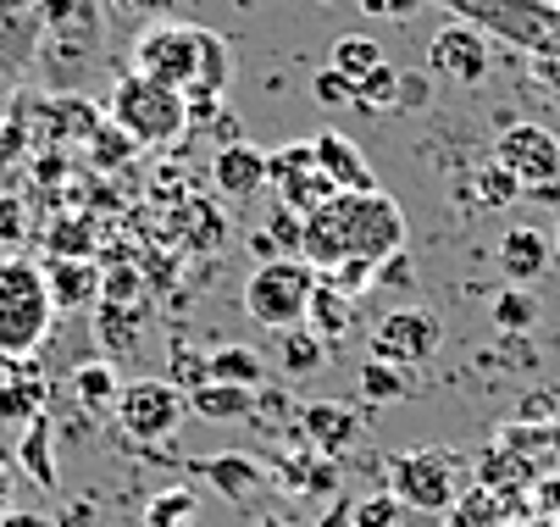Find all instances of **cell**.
<instances>
[{
  "instance_id": "obj_47",
  "label": "cell",
  "mask_w": 560,
  "mask_h": 527,
  "mask_svg": "<svg viewBox=\"0 0 560 527\" xmlns=\"http://www.w3.org/2000/svg\"><path fill=\"white\" fill-rule=\"evenodd\" d=\"M511 527H560V516H538V511H533V516H516Z\"/></svg>"
},
{
  "instance_id": "obj_21",
  "label": "cell",
  "mask_w": 560,
  "mask_h": 527,
  "mask_svg": "<svg viewBox=\"0 0 560 527\" xmlns=\"http://www.w3.org/2000/svg\"><path fill=\"white\" fill-rule=\"evenodd\" d=\"M516 522V500L483 489V483H471L450 511H444V527H511Z\"/></svg>"
},
{
  "instance_id": "obj_2",
  "label": "cell",
  "mask_w": 560,
  "mask_h": 527,
  "mask_svg": "<svg viewBox=\"0 0 560 527\" xmlns=\"http://www.w3.org/2000/svg\"><path fill=\"white\" fill-rule=\"evenodd\" d=\"M133 72L144 79L178 90L184 101L195 95H222L228 101V84H233V50L222 34L200 28V23H150L139 39H133Z\"/></svg>"
},
{
  "instance_id": "obj_4",
  "label": "cell",
  "mask_w": 560,
  "mask_h": 527,
  "mask_svg": "<svg viewBox=\"0 0 560 527\" xmlns=\"http://www.w3.org/2000/svg\"><path fill=\"white\" fill-rule=\"evenodd\" d=\"M477 34H500L527 56L560 61V7L555 0H433Z\"/></svg>"
},
{
  "instance_id": "obj_44",
  "label": "cell",
  "mask_w": 560,
  "mask_h": 527,
  "mask_svg": "<svg viewBox=\"0 0 560 527\" xmlns=\"http://www.w3.org/2000/svg\"><path fill=\"white\" fill-rule=\"evenodd\" d=\"M61 527H95V505H90V500H72V505L61 511Z\"/></svg>"
},
{
  "instance_id": "obj_45",
  "label": "cell",
  "mask_w": 560,
  "mask_h": 527,
  "mask_svg": "<svg viewBox=\"0 0 560 527\" xmlns=\"http://www.w3.org/2000/svg\"><path fill=\"white\" fill-rule=\"evenodd\" d=\"M0 527H56L45 511H7V516H0Z\"/></svg>"
},
{
  "instance_id": "obj_5",
  "label": "cell",
  "mask_w": 560,
  "mask_h": 527,
  "mask_svg": "<svg viewBox=\"0 0 560 527\" xmlns=\"http://www.w3.org/2000/svg\"><path fill=\"white\" fill-rule=\"evenodd\" d=\"M406 511L417 516H444L466 489H471V461L460 449H406V456H388V483H383Z\"/></svg>"
},
{
  "instance_id": "obj_29",
  "label": "cell",
  "mask_w": 560,
  "mask_h": 527,
  "mask_svg": "<svg viewBox=\"0 0 560 527\" xmlns=\"http://www.w3.org/2000/svg\"><path fill=\"white\" fill-rule=\"evenodd\" d=\"M272 472H278L283 489H300V494H334V461H328V456H311V449H305L300 461H278Z\"/></svg>"
},
{
  "instance_id": "obj_27",
  "label": "cell",
  "mask_w": 560,
  "mask_h": 527,
  "mask_svg": "<svg viewBox=\"0 0 560 527\" xmlns=\"http://www.w3.org/2000/svg\"><path fill=\"white\" fill-rule=\"evenodd\" d=\"M139 527H200V500L195 489H162L150 505H144V522Z\"/></svg>"
},
{
  "instance_id": "obj_42",
  "label": "cell",
  "mask_w": 560,
  "mask_h": 527,
  "mask_svg": "<svg viewBox=\"0 0 560 527\" xmlns=\"http://www.w3.org/2000/svg\"><path fill=\"white\" fill-rule=\"evenodd\" d=\"M7 511H18V467L0 461V516Z\"/></svg>"
},
{
  "instance_id": "obj_12",
  "label": "cell",
  "mask_w": 560,
  "mask_h": 527,
  "mask_svg": "<svg viewBox=\"0 0 560 527\" xmlns=\"http://www.w3.org/2000/svg\"><path fill=\"white\" fill-rule=\"evenodd\" d=\"M489 61H494L489 34H477V28L460 23V17H450V23L428 39V72H433V79L460 84V90L483 84V79H489Z\"/></svg>"
},
{
  "instance_id": "obj_24",
  "label": "cell",
  "mask_w": 560,
  "mask_h": 527,
  "mask_svg": "<svg viewBox=\"0 0 560 527\" xmlns=\"http://www.w3.org/2000/svg\"><path fill=\"white\" fill-rule=\"evenodd\" d=\"M206 378L211 384H238V389H261L267 384V361L250 344H222L206 355Z\"/></svg>"
},
{
  "instance_id": "obj_30",
  "label": "cell",
  "mask_w": 560,
  "mask_h": 527,
  "mask_svg": "<svg viewBox=\"0 0 560 527\" xmlns=\"http://www.w3.org/2000/svg\"><path fill=\"white\" fill-rule=\"evenodd\" d=\"M411 395V372L406 366H388V361H366L361 366V400L372 406H394Z\"/></svg>"
},
{
  "instance_id": "obj_34",
  "label": "cell",
  "mask_w": 560,
  "mask_h": 527,
  "mask_svg": "<svg viewBox=\"0 0 560 527\" xmlns=\"http://www.w3.org/2000/svg\"><path fill=\"white\" fill-rule=\"evenodd\" d=\"M394 95H399V72L388 61H377L366 79L355 84V106L361 112H394Z\"/></svg>"
},
{
  "instance_id": "obj_3",
  "label": "cell",
  "mask_w": 560,
  "mask_h": 527,
  "mask_svg": "<svg viewBox=\"0 0 560 527\" xmlns=\"http://www.w3.org/2000/svg\"><path fill=\"white\" fill-rule=\"evenodd\" d=\"M56 328L50 278L34 256L0 261V361H34Z\"/></svg>"
},
{
  "instance_id": "obj_32",
  "label": "cell",
  "mask_w": 560,
  "mask_h": 527,
  "mask_svg": "<svg viewBox=\"0 0 560 527\" xmlns=\"http://www.w3.org/2000/svg\"><path fill=\"white\" fill-rule=\"evenodd\" d=\"M23 245H28V206L0 189V261L23 256Z\"/></svg>"
},
{
  "instance_id": "obj_28",
  "label": "cell",
  "mask_w": 560,
  "mask_h": 527,
  "mask_svg": "<svg viewBox=\"0 0 560 527\" xmlns=\"http://www.w3.org/2000/svg\"><path fill=\"white\" fill-rule=\"evenodd\" d=\"M377 61H383V50H377V39H366V34H345V39H334V50H328V67L339 72V79H350V84H361Z\"/></svg>"
},
{
  "instance_id": "obj_19",
  "label": "cell",
  "mask_w": 560,
  "mask_h": 527,
  "mask_svg": "<svg viewBox=\"0 0 560 527\" xmlns=\"http://www.w3.org/2000/svg\"><path fill=\"white\" fill-rule=\"evenodd\" d=\"M305 323H311V333L323 339V344H339V339L355 328V294H345V289L328 283V278H316L311 306H305Z\"/></svg>"
},
{
  "instance_id": "obj_10",
  "label": "cell",
  "mask_w": 560,
  "mask_h": 527,
  "mask_svg": "<svg viewBox=\"0 0 560 527\" xmlns=\"http://www.w3.org/2000/svg\"><path fill=\"white\" fill-rule=\"evenodd\" d=\"M439 344H444V323L433 312H422V306H399V312H388L372 328V361L406 366V372L422 366V361H433Z\"/></svg>"
},
{
  "instance_id": "obj_18",
  "label": "cell",
  "mask_w": 560,
  "mask_h": 527,
  "mask_svg": "<svg viewBox=\"0 0 560 527\" xmlns=\"http://www.w3.org/2000/svg\"><path fill=\"white\" fill-rule=\"evenodd\" d=\"M549 261H555L549 234H538V229H505V239H500V272H505L516 289L533 283V278H544Z\"/></svg>"
},
{
  "instance_id": "obj_13",
  "label": "cell",
  "mask_w": 560,
  "mask_h": 527,
  "mask_svg": "<svg viewBox=\"0 0 560 527\" xmlns=\"http://www.w3.org/2000/svg\"><path fill=\"white\" fill-rule=\"evenodd\" d=\"M294 433H300V444L311 449V456L339 461L345 449L355 444V433H361V411L355 406H339V400H316V406H305L294 417Z\"/></svg>"
},
{
  "instance_id": "obj_50",
  "label": "cell",
  "mask_w": 560,
  "mask_h": 527,
  "mask_svg": "<svg viewBox=\"0 0 560 527\" xmlns=\"http://www.w3.org/2000/svg\"><path fill=\"white\" fill-rule=\"evenodd\" d=\"M555 7H560V0H555Z\"/></svg>"
},
{
  "instance_id": "obj_1",
  "label": "cell",
  "mask_w": 560,
  "mask_h": 527,
  "mask_svg": "<svg viewBox=\"0 0 560 527\" xmlns=\"http://www.w3.org/2000/svg\"><path fill=\"white\" fill-rule=\"evenodd\" d=\"M406 250V211L383 189L366 195H334L300 222V261L323 278L339 267H383Z\"/></svg>"
},
{
  "instance_id": "obj_38",
  "label": "cell",
  "mask_w": 560,
  "mask_h": 527,
  "mask_svg": "<svg viewBox=\"0 0 560 527\" xmlns=\"http://www.w3.org/2000/svg\"><path fill=\"white\" fill-rule=\"evenodd\" d=\"M406 106H428V79H422V72H399L394 112H406Z\"/></svg>"
},
{
  "instance_id": "obj_8",
  "label": "cell",
  "mask_w": 560,
  "mask_h": 527,
  "mask_svg": "<svg viewBox=\"0 0 560 527\" xmlns=\"http://www.w3.org/2000/svg\"><path fill=\"white\" fill-rule=\"evenodd\" d=\"M112 411H117V428L133 444H167L189 406H184V389L173 378H133V384H122Z\"/></svg>"
},
{
  "instance_id": "obj_41",
  "label": "cell",
  "mask_w": 560,
  "mask_h": 527,
  "mask_svg": "<svg viewBox=\"0 0 560 527\" xmlns=\"http://www.w3.org/2000/svg\"><path fill=\"white\" fill-rule=\"evenodd\" d=\"M533 505H538V516H560V478H538L533 483Z\"/></svg>"
},
{
  "instance_id": "obj_9",
  "label": "cell",
  "mask_w": 560,
  "mask_h": 527,
  "mask_svg": "<svg viewBox=\"0 0 560 527\" xmlns=\"http://www.w3.org/2000/svg\"><path fill=\"white\" fill-rule=\"evenodd\" d=\"M494 162L533 195L555 189L560 184V139L538 122H511L500 139H494Z\"/></svg>"
},
{
  "instance_id": "obj_43",
  "label": "cell",
  "mask_w": 560,
  "mask_h": 527,
  "mask_svg": "<svg viewBox=\"0 0 560 527\" xmlns=\"http://www.w3.org/2000/svg\"><path fill=\"white\" fill-rule=\"evenodd\" d=\"M206 128H211V133H217V144H238V117H233V112H228V106H222V112H217V117H211V122H206Z\"/></svg>"
},
{
  "instance_id": "obj_40",
  "label": "cell",
  "mask_w": 560,
  "mask_h": 527,
  "mask_svg": "<svg viewBox=\"0 0 560 527\" xmlns=\"http://www.w3.org/2000/svg\"><path fill=\"white\" fill-rule=\"evenodd\" d=\"M112 7L128 12V17H155V23H162L173 12V0H112Z\"/></svg>"
},
{
  "instance_id": "obj_22",
  "label": "cell",
  "mask_w": 560,
  "mask_h": 527,
  "mask_svg": "<svg viewBox=\"0 0 560 527\" xmlns=\"http://www.w3.org/2000/svg\"><path fill=\"white\" fill-rule=\"evenodd\" d=\"M50 278V300H56V312H78V306H90V300L101 294V272L84 267V261H72V256H56L45 267Z\"/></svg>"
},
{
  "instance_id": "obj_31",
  "label": "cell",
  "mask_w": 560,
  "mask_h": 527,
  "mask_svg": "<svg viewBox=\"0 0 560 527\" xmlns=\"http://www.w3.org/2000/svg\"><path fill=\"white\" fill-rule=\"evenodd\" d=\"M406 522H411V511L399 505L388 489H383V494H366V500L350 505V527H406Z\"/></svg>"
},
{
  "instance_id": "obj_33",
  "label": "cell",
  "mask_w": 560,
  "mask_h": 527,
  "mask_svg": "<svg viewBox=\"0 0 560 527\" xmlns=\"http://www.w3.org/2000/svg\"><path fill=\"white\" fill-rule=\"evenodd\" d=\"M489 312H494V323H500L505 333H527V328L538 323V300H533L527 289L511 283L505 294H494V306H489Z\"/></svg>"
},
{
  "instance_id": "obj_25",
  "label": "cell",
  "mask_w": 560,
  "mask_h": 527,
  "mask_svg": "<svg viewBox=\"0 0 560 527\" xmlns=\"http://www.w3.org/2000/svg\"><path fill=\"white\" fill-rule=\"evenodd\" d=\"M278 366H283V378H316V372L328 366V344L311 328H289L283 344H278Z\"/></svg>"
},
{
  "instance_id": "obj_36",
  "label": "cell",
  "mask_w": 560,
  "mask_h": 527,
  "mask_svg": "<svg viewBox=\"0 0 560 527\" xmlns=\"http://www.w3.org/2000/svg\"><path fill=\"white\" fill-rule=\"evenodd\" d=\"M311 95L323 101V106H334V112H339V106H355V84H350V79H339L334 67H323V72H316Z\"/></svg>"
},
{
  "instance_id": "obj_49",
  "label": "cell",
  "mask_w": 560,
  "mask_h": 527,
  "mask_svg": "<svg viewBox=\"0 0 560 527\" xmlns=\"http://www.w3.org/2000/svg\"><path fill=\"white\" fill-rule=\"evenodd\" d=\"M549 245H555V261H560V229H555V239H549Z\"/></svg>"
},
{
  "instance_id": "obj_35",
  "label": "cell",
  "mask_w": 560,
  "mask_h": 527,
  "mask_svg": "<svg viewBox=\"0 0 560 527\" xmlns=\"http://www.w3.org/2000/svg\"><path fill=\"white\" fill-rule=\"evenodd\" d=\"M522 195V184L500 167V162H489V167H477V200L483 206H511Z\"/></svg>"
},
{
  "instance_id": "obj_7",
  "label": "cell",
  "mask_w": 560,
  "mask_h": 527,
  "mask_svg": "<svg viewBox=\"0 0 560 527\" xmlns=\"http://www.w3.org/2000/svg\"><path fill=\"white\" fill-rule=\"evenodd\" d=\"M316 272L300 256H278V261H256V272L245 278V317L267 333H289L305 328V306H311Z\"/></svg>"
},
{
  "instance_id": "obj_11",
  "label": "cell",
  "mask_w": 560,
  "mask_h": 527,
  "mask_svg": "<svg viewBox=\"0 0 560 527\" xmlns=\"http://www.w3.org/2000/svg\"><path fill=\"white\" fill-rule=\"evenodd\" d=\"M267 184H272L278 206H283V211H294V216H311L323 200H334V195H339V189L323 178V167H316L311 139H294V144L272 150V156H267Z\"/></svg>"
},
{
  "instance_id": "obj_48",
  "label": "cell",
  "mask_w": 560,
  "mask_h": 527,
  "mask_svg": "<svg viewBox=\"0 0 560 527\" xmlns=\"http://www.w3.org/2000/svg\"><path fill=\"white\" fill-rule=\"evenodd\" d=\"M250 527H289V522H283V516H256Z\"/></svg>"
},
{
  "instance_id": "obj_16",
  "label": "cell",
  "mask_w": 560,
  "mask_h": 527,
  "mask_svg": "<svg viewBox=\"0 0 560 527\" xmlns=\"http://www.w3.org/2000/svg\"><path fill=\"white\" fill-rule=\"evenodd\" d=\"M211 184L228 195V200H250L267 189V150L256 144H217V156H211Z\"/></svg>"
},
{
  "instance_id": "obj_6",
  "label": "cell",
  "mask_w": 560,
  "mask_h": 527,
  "mask_svg": "<svg viewBox=\"0 0 560 527\" xmlns=\"http://www.w3.org/2000/svg\"><path fill=\"white\" fill-rule=\"evenodd\" d=\"M106 112H112V122L122 128V139H133L139 150H162V144H173V139L189 128L184 95L167 90V84H155V79H144V72H128V79H117Z\"/></svg>"
},
{
  "instance_id": "obj_20",
  "label": "cell",
  "mask_w": 560,
  "mask_h": 527,
  "mask_svg": "<svg viewBox=\"0 0 560 527\" xmlns=\"http://www.w3.org/2000/svg\"><path fill=\"white\" fill-rule=\"evenodd\" d=\"M184 406L200 417V422H245L256 417V389H238V384H200L184 395Z\"/></svg>"
},
{
  "instance_id": "obj_39",
  "label": "cell",
  "mask_w": 560,
  "mask_h": 527,
  "mask_svg": "<svg viewBox=\"0 0 560 527\" xmlns=\"http://www.w3.org/2000/svg\"><path fill=\"white\" fill-rule=\"evenodd\" d=\"M417 7H428V0H361V12L372 17H411Z\"/></svg>"
},
{
  "instance_id": "obj_23",
  "label": "cell",
  "mask_w": 560,
  "mask_h": 527,
  "mask_svg": "<svg viewBox=\"0 0 560 527\" xmlns=\"http://www.w3.org/2000/svg\"><path fill=\"white\" fill-rule=\"evenodd\" d=\"M50 417H34L23 428V444H18V478L39 483V489H56V438H50Z\"/></svg>"
},
{
  "instance_id": "obj_37",
  "label": "cell",
  "mask_w": 560,
  "mask_h": 527,
  "mask_svg": "<svg viewBox=\"0 0 560 527\" xmlns=\"http://www.w3.org/2000/svg\"><path fill=\"white\" fill-rule=\"evenodd\" d=\"M173 384H178L184 395L200 389V384H206V355H189V350L178 344V350H173Z\"/></svg>"
},
{
  "instance_id": "obj_14",
  "label": "cell",
  "mask_w": 560,
  "mask_h": 527,
  "mask_svg": "<svg viewBox=\"0 0 560 527\" xmlns=\"http://www.w3.org/2000/svg\"><path fill=\"white\" fill-rule=\"evenodd\" d=\"M311 156H316V167H323V178H328L339 195H366V189H377L372 162L361 156V144L345 139L339 128H323V133H316V139H311Z\"/></svg>"
},
{
  "instance_id": "obj_15",
  "label": "cell",
  "mask_w": 560,
  "mask_h": 527,
  "mask_svg": "<svg viewBox=\"0 0 560 527\" xmlns=\"http://www.w3.org/2000/svg\"><path fill=\"white\" fill-rule=\"evenodd\" d=\"M189 472H200L228 505H250L272 483V472L256 456H200V461H189Z\"/></svg>"
},
{
  "instance_id": "obj_17",
  "label": "cell",
  "mask_w": 560,
  "mask_h": 527,
  "mask_svg": "<svg viewBox=\"0 0 560 527\" xmlns=\"http://www.w3.org/2000/svg\"><path fill=\"white\" fill-rule=\"evenodd\" d=\"M45 378L34 372V361H7L0 372V422H18L28 428L34 417H45Z\"/></svg>"
},
{
  "instance_id": "obj_46",
  "label": "cell",
  "mask_w": 560,
  "mask_h": 527,
  "mask_svg": "<svg viewBox=\"0 0 560 527\" xmlns=\"http://www.w3.org/2000/svg\"><path fill=\"white\" fill-rule=\"evenodd\" d=\"M350 505H355V500H339V505L328 511V527H350Z\"/></svg>"
},
{
  "instance_id": "obj_26",
  "label": "cell",
  "mask_w": 560,
  "mask_h": 527,
  "mask_svg": "<svg viewBox=\"0 0 560 527\" xmlns=\"http://www.w3.org/2000/svg\"><path fill=\"white\" fill-rule=\"evenodd\" d=\"M117 395H122V384H117V372L106 361H84V366L72 372V400L84 406V411H112Z\"/></svg>"
}]
</instances>
